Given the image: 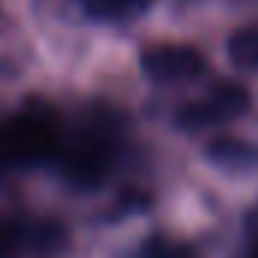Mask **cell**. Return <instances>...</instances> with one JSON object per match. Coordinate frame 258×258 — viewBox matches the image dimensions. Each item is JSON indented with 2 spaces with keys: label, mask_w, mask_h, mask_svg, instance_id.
Here are the masks:
<instances>
[{
  "label": "cell",
  "mask_w": 258,
  "mask_h": 258,
  "mask_svg": "<svg viewBox=\"0 0 258 258\" xmlns=\"http://www.w3.org/2000/svg\"><path fill=\"white\" fill-rule=\"evenodd\" d=\"M228 60L243 69V72H255L258 69V30L255 27H243L228 39Z\"/></svg>",
  "instance_id": "cell-5"
},
{
  "label": "cell",
  "mask_w": 258,
  "mask_h": 258,
  "mask_svg": "<svg viewBox=\"0 0 258 258\" xmlns=\"http://www.w3.org/2000/svg\"><path fill=\"white\" fill-rule=\"evenodd\" d=\"M57 120L48 108H27L0 126V159L33 162L57 150Z\"/></svg>",
  "instance_id": "cell-1"
},
{
  "label": "cell",
  "mask_w": 258,
  "mask_h": 258,
  "mask_svg": "<svg viewBox=\"0 0 258 258\" xmlns=\"http://www.w3.org/2000/svg\"><path fill=\"white\" fill-rule=\"evenodd\" d=\"M138 0H96V6H105V9H129V6H135Z\"/></svg>",
  "instance_id": "cell-8"
},
{
  "label": "cell",
  "mask_w": 258,
  "mask_h": 258,
  "mask_svg": "<svg viewBox=\"0 0 258 258\" xmlns=\"http://www.w3.org/2000/svg\"><path fill=\"white\" fill-rule=\"evenodd\" d=\"M255 153L258 150L240 144V141H216L210 147V156L219 159V162H225V165H255L258 162Z\"/></svg>",
  "instance_id": "cell-6"
},
{
  "label": "cell",
  "mask_w": 258,
  "mask_h": 258,
  "mask_svg": "<svg viewBox=\"0 0 258 258\" xmlns=\"http://www.w3.org/2000/svg\"><path fill=\"white\" fill-rule=\"evenodd\" d=\"M63 171L75 186H84V189L102 183V177L108 171V147L96 138H81L66 153Z\"/></svg>",
  "instance_id": "cell-3"
},
{
  "label": "cell",
  "mask_w": 258,
  "mask_h": 258,
  "mask_svg": "<svg viewBox=\"0 0 258 258\" xmlns=\"http://www.w3.org/2000/svg\"><path fill=\"white\" fill-rule=\"evenodd\" d=\"M15 246H18V228L0 219V258H9L15 252Z\"/></svg>",
  "instance_id": "cell-7"
},
{
  "label": "cell",
  "mask_w": 258,
  "mask_h": 258,
  "mask_svg": "<svg viewBox=\"0 0 258 258\" xmlns=\"http://www.w3.org/2000/svg\"><path fill=\"white\" fill-rule=\"evenodd\" d=\"M246 105H249V96H246L243 87H237V84H219L210 93L207 102H198V105H192L186 111L183 120H189V123H207V120H219V117H234V114L246 111Z\"/></svg>",
  "instance_id": "cell-4"
},
{
  "label": "cell",
  "mask_w": 258,
  "mask_h": 258,
  "mask_svg": "<svg viewBox=\"0 0 258 258\" xmlns=\"http://www.w3.org/2000/svg\"><path fill=\"white\" fill-rule=\"evenodd\" d=\"M141 66L153 81L180 84V81H192L204 72V54L183 42H159L141 54Z\"/></svg>",
  "instance_id": "cell-2"
}]
</instances>
